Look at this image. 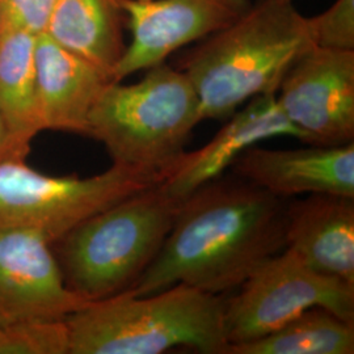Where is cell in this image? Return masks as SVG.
<instances>
[{
    "label": "cell",
    "instance_id": "cell-4",
    "mask_svg": "<svg viewBox=\"0 0 354 354\" xmlns=\"http://www.w3.org/2000/svg\"><path fill=\"white\" fill-rule=\"evenodd\" d=\"M180 205L156 184L71 230L57 241L67 286L88 302L133 288L160 252Z\"/></svg>",
    "mask_w": 354,
    "mask_h": 354
},
{
    "label": "cell",
    "instance_id": "cell-20",
    "mask_svg": "<svg viewBox=\"0 0 354 354\" xmlns=\"http://www.w3.org/2000/svg\"><path fill=\"white\" fill-rule=\"evenodd\" d=\"M55 0H0V21L44 33Z\"/></svg>",
    "mask_w": 354,
    "mask_h": 354
},
{
    "label": "cell",
    "instance_id": "cell-6",
    "mask_svg": "<svg viewBox=\"0 0 354 354\" xmlns=\"http://www.w3.org/2000/svg\"><path fill=\"white\" fill-rule=\"evenodd\" d=\"M160 180L162 174L117 165L95 176H49L26 159H8L0 163V230H36L55 244L92 215Z\"/></svg>",
    "mask_w": 354,
    "mask_h": 354
},
{
    "label": "cell",
    "instance_id": "cell-10",
    "mask_svg": "<svg viewBox=\"0 0 354 354\" xmlns=\"http://www.w3.org/2000/svg\"><path fill=\"white\" fill-rule=\"evenodd\" d=\"M51 245L36 230H0V324L67 319L91 304L67 286Z\"/></svg>",
    "mask_w": 354,
    "mask_h": 354
},
{
    "label": "cell",
    "instance_id": "cell-1",
    "mask_svg": "<svg viewBox=\"0 0 354 354\" xmlns=\"http://www.w3.org/2000/svg\"><path fill=\"white\" fill-rule=\"evenodd\" d=\"M286 203L251 183L222 176L189 194L151 266L129 290L150 295L176 283L221 295L236 290L285 250Z\"/></svg>",
    "mask_w": 354,
    "mask_h": 354
},
{
    "label": "cell",
    "instance_id": "cell-16",
    "mask_svg": "<svg viewBox=\"0 0 354 354\" xmlns=\"http://www.w3.org/2000/svg\"><path fill=\"white\" fill-rule=\"evenodd\" d=\"M36 41L37 35L0 21V120L28 153L42 131L36 102Z\"/></svg>",
    "mask_w": 354,
    "mask_h": 354
},
{
    "label": "cell",
    "instance_id": "cell-9",
    "mask_svg": "<svg viewBox=\"0 0 354 354\" xmlns=\"http://www.w3.org/2000/svg\"><path fill=\"white\" fill-rule=\"evenodd\" d=\"M131 41L115 66L113 82L163 64L181 48L238 20L251 0H120Z\"/></svg>",
    "mask_w": 354,
    "mask_h": 354
},
{
    "label": "cell",
    "instance_id": "cell-14",
    "mask_svg": "<svg viewBox=\"0 0 354 354\" xmlns=\"http://www.w3.org/2000/svg\"><path fill=\"white\" fill-rule=\"evenodd\" d=\"M285 243L314 270L354 285V198L320 193L286 205Z\"/></svg>",
    "mask_w": 354,
    "mask_h": 354
},
{
    "label": "cell",
    "instance_id": "cell-7",
    "mask_svg": "<svg viewBox=\"0 0 354 354\" xmlns=\"http://www.w3.org/2000/svg\"><path fill=\"white\" fill-rule=\"evenodd\" d=\"M236 290L225 301L228 345L266 336L313 307L354 322V285L319 273L286 248L257 266Z\"/></svg>",
    "mask_w": 354,
    "mask_h": 354
},
{
    "label": "cell",
    "instance_id": "cell-5",
    "mask_svg": "<svg viewBox=\"0 0 354 354\" xmlns=\"http://www.w3.org/2000/svg\"><path fill=\"white\" fill-rule=\"evenodd\" d=\"M140 82H111L88 118V136L102 142L113 165L162 174L185 151L201 121V105L188 76L171 64L145 70Z\"/></svg>",
    "mask_w": 354,
    "mask_h": 354
},
{
    "label": "cell",
    "instance_id": "cell-21",
    "mask_svg": "<svg viewBox=\"0 0 354 354\" xmlns=\"http://www.w3.org/2000/svg\"><path fill=\"white\" fill-rule=\"evenodd\" d=\"M28 152L23 151L10 137L0 120V163L8 159H26Z\"/></svg>",
    "mask_w": 354,
    "mask_h": 354
},
{
    "label": "cell",
    "instance_id": "cell-13",
    "mask_svg": "<svg viewBox=\"0 0 354 354\" xmlns=\"http://www.w3.org/2000/svg\"><path fill=\"white\" fill-rule=\"evenodd\" d=\"M112 79L45 33L36 41V102L42 131L88 136L89 113Z\"/></svg>",
    "mask_w": 354,
    "mask_h": 354
},
{
    "label": "cell",
    "instance_id": "cell-11",
    "mask_svg": "<svg viewBox=\"0 0 354 354\" xmlns=\"http://www.w3.org/2000/svg\"><path fill=\"white\" fill-rule=\"evenodd\" d=\"M276 137L302 140L279 108L276 93L260 95L227 118L210 142L196 151H184L162 171L160 187L183 203L209 181L222 176L247 151L260 142Z\"/></svg>",
    "mask_w": 354,
    "mask_h": 354
},
{
    "label": "cell",
    "instance_id": "cell-15",
    "mask_svg": "<svg viewBox=\"0 0 354 354\" xmlns=\"http://www.w3.org/2000/svg\"><path fill=\"white\" fill-rule=\"evenodd\" d=\"M127 16L120 0H55L44 33L113 82L127 50Z\"/></svg>",
    "mask_w": 354,
    "mask_h": 354
},
{
    "label": "cell",
    "instance_id": "cell-18",
    "mask_svg": "<svg viewBox=\"0 0 354 354\" xmlns=\"http://www.w3.org/2000/svg\"><path fill=\"white\" fill-rule=\"evenodd\" d=\"M0 354H70L66 319H26L0 324Z\"/></svg>",
    "mask_w": 354,
    "mask_h": 354
},
{
    "label": "cell",
    "instance_id": "cell-17",
    "mask_svg": "<svg viewBox=\"0 0 354 354\" xmlns=\"http://www.w3.org/2000/svg\"><path fill=\"white\" fill-rule=\"evenodd\" d=\"M354 322L323 307L306 310L251 342L230 344L225 354H353Z\"/></svg>",
    "mask_w": 354,
    "mask_h": 354
},
{
    "label": "cell",
    "instance_id": "cell-2",
    "mask_svg": "<svg viewBox=\"0 0 354 354\" xmlns=\"http://www.w3.org/2000/svg\"><path fill=\"white\" fill-rule=\"evenodd\" d=\"M314 44L292 0H259L238 20L198 41L178 61L203 120H227L253 97L277 93L291 66Z\"/></svg>",
    "mask_w": 354,
    "mask_h": 354
},
{
    "label": "cell",
    "instance_id": "cell-12",
    "mask_svg": "<svg viewBox=\"0 0 354 354\" xmlns=\"http://www.w3.org/2000/svg\"><path fill=\"white\" fill-rule=\"evenodd\" d=\"M294 150L253 146L232 165L238 176L279 198L337 194L354 198V142Z\"/></svg>",
    "mask_w": 354,
    "mask_h": 354
},
{
    "label": "cell",
    "instance_id": "cell-8",
    "mask_svg": "<svg viewBox=\"0 0 354 354\" xmlns=\"http://www.w3.org/2000/svg\"><path fill=\"white\" fill-rule=\"evenodd\" d=\"M276 96L304 143L354 142V50L313 46L291 66Z\"/></svg>",
    "mask_w": 354,
    "mask_h": 354
},
{
    "label": "cell",
    "instance_id": "cell-3",
    "mask_svg": "<svg viewBox=\"0 0 354 354\" xmlns=\"http://www.w3.org/2000/svg\"><path fill=\"white\" fill-rule=\"evenodd\" d=\"M70 354H162L187 346L225 354V299L176 283L150 295L130 290L67 317Z\"/></svg>",
    "mask_w": 354,
    "mask_h": 354
},
{
    "label": "cell",
    "instance_id": "cell-19",
    "mask_svg": "<svg viewBox=\"0 0 354 354\" xmlns=\"http://www.w3.org/2000/svg\"><path fill=\"white\" fill-rule=\"evenodd\" d=\"M315 46L354 50V0H336L327 11L308 17Z\"/></svg>",
    "mask_w": 354,
    "mask_h": 354
}]
</instances>
